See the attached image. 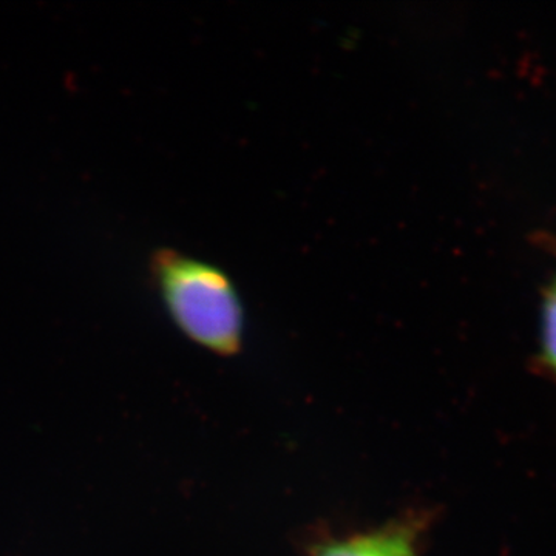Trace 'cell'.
<instances>
[{"label":"cell","instance_id":"obj_1","mask_svg":"<svg viewBox=\"0 0 556 556\" xmlns=\"http://www.w3.org/2000/svg\"><path fill=\"white\" fill-rule=\"evenodd\" d=\"M150 276L182 334L217 356L240 353L243 305L225 273L174 249H159L150 258Z\"/></svg>","mask_w":556,"mask_h":556},{"label":"cell","instance_id":"obj_2","mask_svg":"<svg viewBox=\"0 0 556 556\" xmlns=\"http://www.w3.org/2000/svg\"><path fill=\"white\" fill-rule=\"evenodd\" d=\"M433 515L409 510L383 525L348 533H327L311 541L306 556H424Z\"/></svg>","mask_w":556,"mask_h":556},{"label":"cell","instance_id":"obj_3","mask_svg":"<svg viewBox=\"0 0 556 556\" xmlns=\"http://www.w3.org/2000/svg\"><path fill=\"white\" fill-rule=\"evenodd\" d=\"M544 361L556 375V291L544 308Z\"/></svg>","mask_w":556,"mask_h":556}]
</instances>
